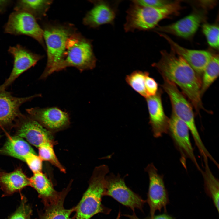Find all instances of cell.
Instances as JSON below:
<instances>
[{"mask_svg": "<svg viewBox=\"0 0 219 219\" xmlns=\"http://www.w3.org/2000/svg\"><path fill=\"white\" fill-rule=\"evenodd\" d=\"M219 59L218 54H214L203 73L200 90L201 97L218 76Z\"/></svg>", "mask_w": 219, "mask_h": 219, "instance_id": "25", "label": "cell"}, {"mask_svg": "<svg viewBox=\"0 0 219 219\" xmlns=\"http://www.w3.org/2000/svg\"><path fill=\"white\" fill-rule=\"evenodd\" d=\"M8 51L13 57V65L9 77L0 85V89L3 90H6L21 74L34 66L43 57L19 44L10 46Z\"/></svg>", "mask_w": 219, "mask_h": 219, "instance_id": "13", "label": "cell"}, {"mask_svg": "<svg viewBox=\"0 0 219 219\" xmlns=\"http://www.w3.org/2000/svg\"><path fill=\"white\" fill-rule=\"evenodd\" d=\"M29 179L30 186L37 191L44 205L54 201L59 197L61 192L55 190L51 181L42 172L33 173Z\"/></svg>", "mask_w": 219, "mask_h": 219, "instance_id": "20", "label": "cell"}, {"mask_svg": "<svg viewBox=\"0 0 219 219\" xmlns=\"http://www.w3.org/2000/svg\"><path fill=\"white\" fill-rule=\"evenodd\" d=\"M123 215L131 219H140L136 216L135 213H133L132 215L124 214ZM144 219H173V218L169 215L162 214L157 216H154L151 218L150 217Z\"/></svg>", "mask_w": 219, "mask_h": 219, "instance_id": "33", "label": "cell"}, {"mask_svg": "<svg viewBox=\"0 0 219 219\" xmlns=\"http://www.w3.org/2000/svg\"><path fill=\"white\" fill-rule=\"evenodd\" d=\"M5 33L14 35H25L38 41L45 47L43 32L32 15L22 10H14L9 16L4 27Z\"/></svg>", "mask_w": 219, "mask_h": 219, "instance_id": "8", "label": "cell"}, {"mask_svg": "<svg viewBox=\"0 0 219 219\" xmlns=\"http://www.w3.org/2000/svg\"><path fill=\"white\" fill-rule=\"evenodd\" d=\"M30 186L29 178L19 167L10 172H0V186L4 196L19 192Z\"/></svg>", "mask_w": 219, "mask_h": 219, "instance_id": "19", "label": "cell"}, {"mask_svg": "<svg viewBox=\"0 0 219 219\" xmlns=\"http://www.w3.org/2000/svg\"><path fill=\"white\" fill-rule=\"evenodd\" d=\"M137 3L146 7L158 8L162 7L171 1L163 0H134Z\"/></svg>", "mask_w": 219, "mask_h": 219, "instance_id": "32", "label": "cell"}, {"mask_svg": "<svg viewBox=\"0 0 219 219\" xmlns=\"http://www.w3.org/2000/svg\"><path fill=\"white\" fill-rule=\"evenodd\" d=\"M145 170L148 174L149 180L146 201L149 207L150 218H151L157 210L160 211L163 208L165 210L169 200L163 175L158 173L152 163L148 164Z\"/></svg>", "mask_w": 219, "mask_h": 219, "instance_id": "11", "label": "cell"}, {"mask_svg": "<svg viewBox=\"0 0 219 219\" xmlns=\"http://www.w3.org/2000/svg\"><path fill=\"white\" fill-rule=\"evenodd\" d=\"M71 185L70 183L66 188L61 192L57 200L44 205L43 211L40 214L39 219H71V215L75 211L76 206L70 209H66L64 206V201Z\"/></svg>", "mask_w": 219, "mask_h": 219, "instance_id": "21", "label": "cell"}, {"mask_svg": "<svg viewBox=\"0 0 219 219\" xmlns=\"http://www.w3.org/2000/svg\"></svg>", "mask_w": 219, "mask_h": 219, "instance_id": "37", "label": "cell"}, {"mask_svg": "<svg viewBox=\"0 0 219 219\" xmlns=\"http://www.w3.org/2000/svg\"><path fill=\"white\" fill-rule=\"evenodd\" d=\"M145 87L147 98L155 96L158 90V83L149 74L146 77Z\"/></svg>", "mask_w": 219, "mask_h": 219, "instance_id": "31", "label": "cell"}, {"mask_svg": "<svg viewBox=\"0 0 219 219\" xmlns=\"http://www.w3.org/2000/svg\"><path fill=\"white\" fill-rule=\"evenodd\" d=\"M30 216H31V215H29V216H28L27 219H31V217H30Z\"/></svg>", "mask_w": 219, "mask_h": 219, "instance_id": "35", "label": "cell"}, {"mask_svg": "<svg viewBox=\"0 0 219 219\" xmlns=\"http://www.w3.org/2000/svg\"><path fill=\"white\" fill-rule=\"evenodd\" d=\"M42 161L36 153H30L26 156L24 162L33 174L42 172Z\"/></svg>", "mask_w": 219, "mask_h": 219, "instance_id": "29", "label": "cell"}, {"mask_svg": "<svg viewBox=\"0 0 219 219\" xmlns=\"http://www.w3.org/2000/svg\"><path fill=\"white\" fill-rule=\"evenodd\" d=\"M52 3V0H17L14 10H22L30 13L36 19H40L46 16Z\"/></svg>", "mask_w": 219, "mask_h": 219, "instance_id": "23", "label": "cell"}, {"mask_svg": "<svg viewBox=\"0 0 219 219\" xmlns=\"http://www.w3.org/2000/svg\"><path fill=\"white\" fill-rule=\"evenodd\" d=\"M16 136L25 138L37 148L47 143L56 144L52 133L28 114H21L16 120Z\"/></svg>", "mask_w": 219, "mask_h": 219, "instance_id": "9", "label": "cell"}, {"mask_svg": "<svg viewBox=\"0 0 219 219\" xmlns=\"http://www.w3.org/2000/svg\"><path fill=\"white\" fill-rule=\"evenodd\" d=\"M40 94L19 97L0 89V128H9L14 126L16 120L22 114L20 107L34 98L41 96Z\"/></svg>", "mask_w": 219, "mask_h": 219, "instance_id": "15", "label": "cell"}, {"mask_svg": "<svg viewBox=\"0 0 219 219\" xmlns=\"http://www.w3.org/2000/svg\"><path fill=\"white\" fill-rule=\"evenodd\" d=\"M159 61L152 66L156 68L163 79L178 85L189 99L197 113L203 108L200 90L201 80L198 75L181 56L171 50L161 51Z\"/></svg>", "mask_w": 219, "mask_h": 219, "instance_id": "1", "label": "cell"}, {"mask_svg": "<svg viewBox=\"0 0 219 219\" xmlns=\"http://www.w3.org/2000/svg\"><path fill=\"white\" fill-rule=\"evenodd\" d=\"M94 5L93 8L83 18V23L92 28L101 26L114 24L115 20L118 12V6L121 0L90 1Z\"/></svg>", "mask_w": 219, "mask_h": 219, "instance_id": "14", "label": "cell"}, {"mask_svg": "<svg viewBox=\"0 0 219 219\" xmlns=\"http://www.w3.org/2000/svg\"><path fill=\"white\" fill-rule=\"evenodd\" d=\"M108 166L104 164L94 169L88 187L76 206V219H90L99 213L109 214L111 209L102 203L106 187V177L109 172Z\"/></svg>", "mask_w": 219, "mask_h": 219, "instance_id": "3", "label": "cell"}, {"mask_svg": "<svg viewBox=\"0 0 219 219\" xmlns=\"http://www.w3.org/2000/svg\"><path fill=\"white\" fill-rule=\"evenodd\" d=\"M31 212V209L26 204V199L24 197H22L20 205L8 219H27Z\"/></svg>", "mask_w": 219, "mask_h": 219, "instance_id": "30", "label": "cell"}, {"mask_svg": "<svg viewBox=\"0 0 219 219\" xmlns=\"http://www.w3.org/2000/svg\"><path fill=\"white\" fill-rule=\"evenodd\" d=\"M202 28L203 32L209 45L214 48L218 49V26L216 25L205 23Z\"/></svg>", "mask_w": 219, "mask_h": 219, "instance_id": "28", "label": "cell"}, {"mask_svg": "<svg viewBox=\"0 0 219 219\" xmlns=\"http://www.w3.org/2000/svg\"><path fill=\"white\" fill-rule=\"evenodd\" d=\"M204 170L201 171L203 177L205 190L212 200L219 211V181L210 170L208 163H204Z\"/></svg>", "mask_w": 219, "mask_h": 219, "instance_id": "24", "label": "cell"}, {"mask_svg": "<svg viewBox=\"0 0 219 219\" xmlns=\"http://www.w3.org/2000/svg\"><path fill=\"white\" fill-rule=\"evenodd\" d=\"M0 137H1V135H0Z\"/></svg>", "mask_w": 219, "mask_h": 219, "instance_id": "36", "label": "cell"}, {"mask_svg": "<svg viewBox=\"0 0 219 219\" xmlns=\"http://www.w3.org/2000/svg\"><path fill=\"white\" fill-rule=\"evenodd\" d=\"M54 144L47 143L42 145L38 149L39 156L42 161L49 162L57 168L61 172L65 173L66 169L57 159L54 152Z\"/></svg>", "mask_w": 219, "mask_h": 219, "instance_id": "27", "label": "cell"}, {"mask_svg": "<svg viewBox=\"0 0 219 219\" xmlns=\"http://www.w3.org/2000/svg\"><path fill=\"white\" fill-rule=\"evenodd\" d=\"M126 11V21L124 29L126 32L154 29L162 20L178 15L182 9L180 1L171 2L158 8H152L141 5L131 1Z\"/></svg>", "mask_w": 219, "mask_h": 219, "instance_id": "2", "label": "cell"}, {"mask_svg": "<svg viewBox=\"0 0 219 219\" xmlns=\"http://www.w3.org/2000/svg\"><path fill=\"white\" fill-rule=\"evenodd\" d=\"M163 80L162 86L169 97L172 113L187 125L201 156L207 155L209 152L203 142L197 128L192 105L175 84L168 80Z\"/></svg>", "mask_w": 219, "mask_h": 219, "instance_id": "6", "label": "cell"}, {"mask_svg": "<svg viewBox=\"0 0 219 219\" xmlns=\"http://www.w3.org/2000/svg\"><path fill=\"white\" fill-rule=\"evenodd\" d=\"M162 94V90L159 89L155 95L145 98L149 114V123L155 138L168 133L169 129V119L164 110Z\"/></svg>", "mask_w": 219, "mask_h": 219, "instance_id": "16", "label": "cell"}, {"mask_svg": "<svg viewBox=\"0 0 219 219\" xmlns=\"http://www.w3.org/2000/svg\"><path fill=\"white\" fill-rule=\"evenodd\" d=\"M189 130L186 124L173 113L169 119L168 133L180 155V161L186 168V159H190L197 169L202 170L197 162L190 140Z\"/></svg>", "mask_w": 219, "mask_h": 219, "instance_id": "10", "label": "cell"}, {"mask_svg": "<svg viewBox=\"0 0 219 219\" xmlns=\"http://www.w3.org/2000/svg\"><path fill=\"white\" fill-rule=\"evenodd\" d=\"M107 175L103 196L112 197L122 204L130 208L133 213H135L136 209L143 212L146 200L127 186L124 178L119 174L116 175L111 173Z\"/></svg>", "mask_w": 219, "mask_h": 219, "instance_id": "7", "label": "cell"}, {"mask_svg": "<svg viewBox=\"0 0 219 219\" xmlns=\"http://www.w3.org/2000/svg\"><path fill=\"white\" fill-rule=\"evenodd\" d=\"M26 111L31 117L52 133L65 129L70 123L68 113L57 107H36Z\"/></svg>", "mask_w": 219, "mask_h": 219, "instance_id": "12", "label": "cell"}, {"mask_svg": "<svg viewBox=\"0 0 219 219\" xmlns=\"http://www.w3.org/2000/svg\"><path fill=\"white\" fill-rule=\"evenodd\" d=\"M47 61L39 79H46L54 72L63 59L67 39L75 31L71 27L58 24H48L43 29Z\"/></svg>", "mask_w": 219, "mask_h": 219, "instance_id": "5", "label": "cell"}, {"mask_svg": "<svg viewBox=\"0 0 219 219\" xmlns=\"http://www.w3.org/2000/svg\"><path fill=\"white\" fill-rule=\"evenodd\" d=\"M204 16L202 12L195 11L172 24L156 27L154 30L157 33L164 32L183 38H189L196 32L200 24L204 19Z\"/></svg>", "mask_w": 219, "mask_h": 219, "instance_id": "18", "label": "cell"}, {"mask_svg": "<svg viewBox=\"0 0 219 219\" xmlns=\"http://www.w3.org/2000/svg\"><path fill=\"white\" fill-rule=\"evenodd\" d=\"M157 33L167 40L170 45L171 50L182 57L198 75L203 74L214 54L207 51L185 48L165 34Z\"/></svg>", "mask_w": 219, "mask_h": 219, "instance_id": "17", "label": "cell"}, {"mask_svg": "<svg viewBox=\"0 0 219 219\" xmlns=\"http://www.w3.org/2000/svg\"><path fill=\"white\" fill-rule=\"evenodd\" d=\"M96 60L91 41L74 31L67 39L62 61L54 72L69 67H75L80 72L93 69Z\"/></svg>", "mask_w": 219, "mask_h": 219, "instance_id": "4", "label": "cell"}, {"mask_svg": "<svg viewBox=\"0 0 219 219\" xmlns=\"http://www.w3.org/2000/svg\"><path fill=\"white\" fill-rule=\"evenodd\" d=\"M149 73L147 71L136 70L126 76L125 80L127 83L142 96L146 98L147 96L145 87L146 76Z\"/></svg>", "mask_w": 219, "mask_h": 219, "instance_id": "26", "label": "cell"}, {"mask_svg": "<svg viewBox=\"0 0 219 219\" xmlns=\"http://www.w3.org/2000/svg\"><path fill=\"white\" fill-rule=\"evenodd\" d=\"M13 3L12 0H0V13L5 12L7 8Z\"/></svg>", "mask_w": 219, "mask_h": 219, "instance_id": "34", "label": "cell"}, {"mask_svg": "<svg viewBox=\"0 0 219 219\" xmlns=\"http://www.w3.org/2000/svg\"><path fill=\"white\" fill-rule=\"evenodd\" d=\"M30 153H36L27 142L16 136L8 137L4 144L0 148V155L13 157L23 161Z\"/></svg>", "mask_w": 219, "mask_h": 219, "instance_id": "22", "label": "cell"}]
</instances>
